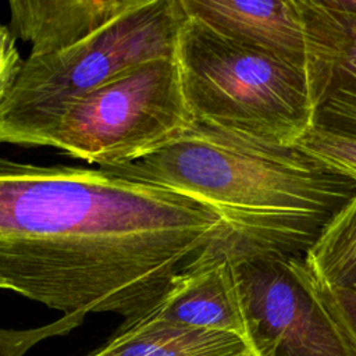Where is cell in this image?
Instances as JSON below:
<instances>
[{"label": "cell", "mask_w": 356, "mask_h": 356, "mask_svg": "<svg viewBox=\"0 0 356 356\" xmlns=\"http://www.w3.org/2000/svg\"><path fill=\"white\" fill-rule=\"evenodd\" d=\"M227 225L210 206L106 168L0 156V281L63 312L132 324Z\"/></svg>", "instance_id": "1"}, {"label": "cell", "mask_w": 356, "mask_h": 356, "mask_svg": "<svg viewBox=\"0 0 356 356\" xmlns=\"http://www.w3.org/2000/svg\"><path fill=\"white\" fill-rule=\"evenodd\" d=\"M145 179L214 209L231 250L302 257L356 195V182L296 146L202 121L135 163L106 168Z\"/></svg>", "instance_id": "2"}, {"label": "cell", "mask_w": 356, "mask_h": 356, "mask_svg": "<svg viewBox=\"0 0 356 356\" xmlns=\"http://www.w3.org/2000/svg\"><path fill=\"white\" fill-rule=\"evenodd\" d=\"M175 56L196 121L282 146H296L314 127L316 104L303 67L188 14Z\"/></svg>", "instance_id": "3"}, {"label": "cell", "mask_w": 356, "mask_h": 356, "mask_svg": "<svg viewBox=\"0 0 356 356\" xmlns=\"http://www.w3.org/2000/svg\"><path fill=\"white\" fill-rule=\"evenodd\" d=\"M186 13L181 0H140L79 43L24 60L0 104V142L42 146L61 107L124 71L174 57Z\"/></svg>", "instance_id": "4"}, {"label": "cell", "mask_w": 356, "mask_h": 356, "mask_svg": "<svg viewBox=\"0 0 356 356\" xmlns=\"http://www.w3.org/2000/svg\"><path fill=\"white\" fill-rule=\"evenodd\" d=\"M193 122L177 56L160 57L65 103L42 146L113 168L156 153Z\"/></svg>", "instance_id": "5"}, {"label": "cell", "mask_w": 356, "mask_h": 356, "mask_svg": "<svg viewBox=\"0 0 356 356\" xmlns=\"http://www.w3.org/2000/svg\"><path fill=\"white\" fill-rule=\"evenodd\" d=\"M224 248L234 263L254 350L261 356H353L291 268V257Z\"/></svg>", "instance_id": "6"}, {"label": "cell", "mask_w": 356, "mask_h": 356, "mask_svg": "<svg viewBox=\"0 0 356 356\" xmlns=\"http://www.w3.org/2000/svg\"><path fill=\"white\" fill-rule=\"evenodd\" d=\"M146 316L234 334L254 350L234 263L218 238L174 275Z\"/></svg>", "instance_id": "7"}, {"label": "cell", "mask_w": 356, "mask_h": 356, "mask_svg": "<svg viewBox=\"0 0 356 356\" xmlns=\"http://www.w3.org/2000/svg\"><path fill=\"white\" fill-rule=\"evenodd\" d=\"M188 15L236 40L303 67L313 57L307 0H181ZM310 79V78H309Z\"/></svg>", "instance_id": "8"}, {"label": "cell", "mask_w": 356, "mask_h": 356, "mask_svg": "<svg viewBox=\"0 0 356 356\" xmlns=\"http://www.w3.org/2000/svg\"><path fill=\"white\" fill-rule=\"evenodd\" d=\"M140 0H13L8 28L31 56L68 49L132 10Z\"/></svg>", "instance_id": "9"}, {"label": "cell", "mask_w": 356, "mask_h": 356, "mask_svg": "<svg viewBox=\"0 0 356 356\" xmlns=\"http://www.w3.org/2000/svg\"><path fill=\"white\" fill-rule=\"evenodd\" d=\"M246 349L250 348L234 334L145 316L121 325L86 356H234Z\"/></svg>", "instance_id": "10"}, {"label": "cell", "mask_w": 356, "mask_h": 356, "mask_svg": "<svg viewBox=\"0 0 356 356\" xmlns=\"http://www.w3.org/2000/svg\"><path fill=\"white\" fill-rule=\"evenodd\" d=\"M313 29V61L309 70L314 104L335 79L356 74V17L307 0Z\"/></svg>", "instance_id": "11"}, {"label": "cell", "mask_w": 356, "mask_h": 356, "mask_svg": "<svg viewBox=\"0 0 356 356\" xmlns=\"http://www.w3.org/2000/svg\"><path fill=\"white\" fill-rule=\"evenodd\" d=\"M302 261L318 282L356 289V195L327 222Z\"/></svg>", "instance_id": "12"}, {"label": "cell", "mask_w": 356, "mask_h": 356, "mask_svg": "<svg viewBox=\"0 0 356 356\" xmlns=\"http://www.w3.org/2000/svg\"><path fill=\"white\" fill-rule=\"evenodd\" d=\"M289 266L313 295L345 346L356 356V289L331 288L318 282L307 271L302 257H291Z\"/></svg>", "instance_id": "13"}, {"label": "cell", "mask_w": 356, "mask_h": 356, "mask_svg": "<svg viewBox=\"0 0 356 356\" xmlns=\"http://www.w3.org/2000/svg\"><path fill=\"white\" fill-rule=\"evenodd\" d=\"M314 127L356 138V74L330 83L316 107Z\"/></svg>", "instance_id": "14"}, {"label": "cell", "mask_w": 356, "mask_h": 356, "mask_svg": "<svg viewBox=\"0 0 356 356\" xmlns=\"http://www.w3.org/2000/svg\"><path fill=\"white\" fill-rule=\"evenodd\" d=\"M296 147L356 182V138L313 127Z\"/></svg>", "instance_id": "15"}, {"label": "cell", "mask_w": 356, "mask_h": 356, "mask_svg": "<svg viewBox=\"0 0 356 356\" xmlns=\"http://www.w3.org/2000/svg\"><path fill=\"white\" fill-rule=\"evenodd\" d=\"M15 39L11 29L0 24V104L13 89L24 64Z\"/></svg>", "instance_id": "16"}, {"label": "cell", "mask_w": 356, "mask_h": 356, "mask_svg": "<svg viewBox=\"0 0 356 356\" xmlns=\"http://www.w3.org/2000/svg\"><path fill=\"white\" fill-rule=\"evenodd\" d=\"M324 3L339 13L356 17V0H324Z\"/></svg>", "instance_id": "17"}, {"label": "cell", "mask_w": 356, "mask_h": 356, "mask_svg": "<svg viewBox=\"0 0 356 356\" xmlns=\"http://www.w3.org/2000/svg\"><path fill=\"white\" fill-rule=\"evenodd\" d=\"M234 356H261L259 352H256V350H250V349H246V350H243V352H241V353H236V355H234Z\"/></svg>", "instance_id": "18"}, {"label": "cell", "mask_w": 356, "mask_h": 356, "mask_svg": "<svg viewBox=\"0 0 356 356\" xmlns=\"http://www.w3.org/2000/svg\"><path fill=\"white\" fill-rule=\"evenodd\" d=\"M0 289H8V288H7V285H6V284H3V282L0 281Z\"/></svg>", "instance_id": "19"}]
</instances>
